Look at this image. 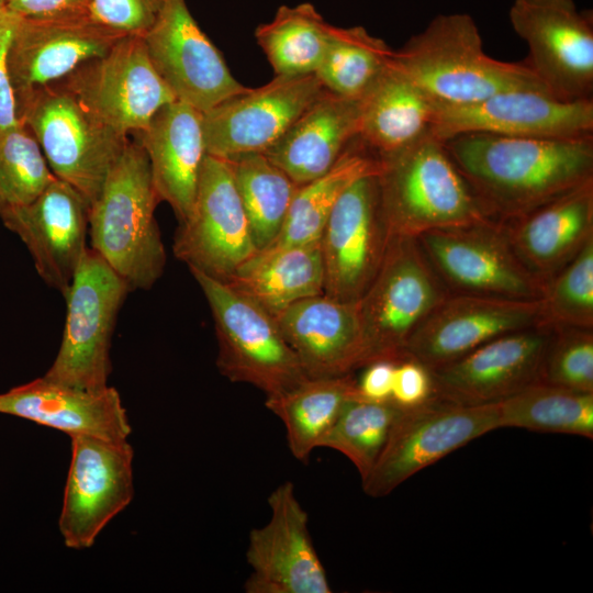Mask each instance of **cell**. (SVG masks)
Segmentation results:
<instances>
[{"label":"cell","mask_w":593,"mask_h":593,"mask_svg":"<svg viewBox=\"0 0 593 593\" xmlns=\"http://www.w3.org/2000/svg\"><path fill=\"white\" fill-rule=\"evenodd\" d=\"M444 145L486 214L497 222L521 216L593 179V135L467 133Z\"/></svg>","instance_id":"cell-1"},{"label":"cell","mask_w":593,"mask_h":593,"mask_svg":"<svg viewBox=\"0 0 593 593\" xmlns=\"http://www.w3.org/2000/svg\"><path fill=\"white\" fill-rule=\"evenodd\" d=\"M391 64L443 104L473 103L517 88L545 89L524 61L488 55L475 21L465 12L436 15L393 51Z\"/></svg>","instance_id":"cell-2"},{"label":"cell","mask_w":593,"mask_h":593,"mask_svg":"<svg viewBox=\"0 0 593 593\" xmlns=\"http://www.w3.org/2000/svg\"><path fill=\"white\" fill-rule=\"evenodd\" d=\"M159 202L144 148L128 142L89 208L88 233L90 247L131 290L152 288L165 270Z\"/></svg>","instance_id":"cell-3"},{"label":"cell","mask_w":593,"mask_h":593,"mask_svg":"<svg viewBox=\"0 0 593 593\" xmlns=\"http://www.w3.org/2000/svg\"><path fill=\"white\" fill-rule=\"evenodd\" d=\"M378 159L381 208L391 235L417 237L429 231L494 221L444 142L430 132Z\"/></svg>","instance_id":"cell-4"},{"label":"cell","mask_w":593,"mask_h":593,"mask_svg":"<svg viewBox=\"0 0 593 593\" xmlns=\"http://www.w3.org/2000/svg\"><path fill=\"white\" fill-rule=\"evenodd\" d=\"M16 115L36 138L52 172L91 205L130 142L91 113L63 83L16 102Z\"/></svg>","instance_id":"cell-5"},{"label":"cell","mask_w":593,"mask_h":593,"mask_svg":"<svg viewBox=\"0 0 593 593\" xmlns=\"http://www.w3.org/2000/svg\"><path fill=\"white\" fill-rule=\"evenodd\" d=\"M448 295L417 238L391 235L376 277L357 302L366 366L404 360L413 334Z\"/></svg>","instance_id":"cell-6"},{"label":"cell","mask_w":593,"mask_h":593,"mask_svg":"<svg viewBox=\"0 0 593 593\" xmlns=\"http://www.w3.org/2000/svg\"><path fill=\"white\" fill-rule=\"evenodd\" d=\"M190 272L212 313L221 374L257 388L266 398L280 395L307 378L275 316L225 282Z\"/></svg>","instance_id":"cell-7"},{"label":"cell","mask_w":593,"mask_h":593,"mask_svg":"<svg viewBox=\"0 0 593 593\" xmlns=\"http://www.w3.org/2000/svg\"><path fill=\"white\" fill-rule=\"evenodd\" d=\"M130 291L107 261L87 247L65 295L61 344L45 378L91 392L109 387L112 334Z\"/></svg>","instance_id":"cell-8"},{"label":"cell","mask_w":593,"mask_h":593,"mask_svg":"<svg viewBox=\"0 0 593 593\" xmlns=\"http://www.w3.org/2000/svg\"><path fill=\"white\" fill-rule=\"evenodd\" d=\"M500 428L497 403L466 405L433 394L424 403L401 407L363 492L382 497L421 470L470 441Z\"/></svg>","instance_id":"cell-9"},{"label":"cell","mask_w":593,"mask_h":593,"mask_svg":"<svg viewBox=\"0 0 593 593\" xmlns=\"http://www.w3.org/2000/svg\"><path fill=\"white\" fill-rule=\"evenodd\" d=\"M416 238L449 294L542 298L545 283L518 259L500 222L435 230Z\"/></svg>","instance_id":"cell-10"},{"label":"cell","mask_w":593,"mask_h":593,"mask_svg":"<svg viewBox=\"0 0 593 593\" xmlns=\"http://www.w3.org/2000/svg\"><path fill=\"white\" fill-rule=\"evenodd\" d=\"M508 19L529 49L524 61L562 101L592 99L593 19L573 0H513Z\"/></svg>","instance_id":"cell-11"},{"label":"cell","mask_w":593,"mask_h":593,"mask_svg":"<svg viewBox=\"0 0 593 593\" xmlns=\"http://www.w3.org/2000/svg\"><path fill=\"white\" fill-rule=\"evenodd\" d=\"M71 459L58 519L66 547L90 548L134 496V449L127 439L71 435Z\"/></svg>","instance_id":"cell-12"},{"label":"cell","mask_w":593,"mask_h":593,"mask_svg":"<svg viewBox=\"0 0 593 593\" xmlns=\"http://www.w3.org/2000/svg\"><path fill=\"white\" fill-rule=\"evenodd\" d=\"M172 250L189 270L227 281L257 249L226 159L205 154L190 215Z\"/></svg>","instance_id":"cell-13"},{"label":"cell","mask_w":593,"mask_h":593,"mask_svg":"<svg viewBox=\"0 0 593 593\" xmlns=\"http://www.w3.org/2000/svg\"><path fill=\"white\" fill-rule=\"evenodd\" d=\"M63 85L100 121L127 136L143 131L176 97L155 70L142 36L126 35Z\"/></svg>","instance_id":"cell-14"},{"label":"cell","mask_w":593,"mask_h":593,"mask_svg":"<svg viewBox=\"0 0 593 593\" xmlns=\"http://www.w3.org/2000/svg\"><path fill=\"white\" fill-rule=\"evenodd\" d=\"M430 133L574 138L593 135V100L562 101L541 88L505 90L468 104L436 102Z\"/></svg>","instance_id":"cell-15"},{"label":"cell","mask_w":593,"mask_h":593,"mask_svg":"<svg viewBox=\"0 0 593 593\" xmlns=\"http://www.w3.org/2000/svg\"><path fill=\"white\" fill-rule=\"evenodd\" d=\"M378 172L354 181L338 198L320 237L324 294L357 303L384 258L390 231Z\"/></svg>","instance_id":"cell-16"},{"label":"cell","mask_w":593,"mask_h":593,"mask_svg":"<svg viewBox=\"0 0 593 593\" xmlns=\"http://www.w3.org/2000/svg\"><path fill=\"white\" fill-rule=\"evenodd\" d=\"M143 40L155 70L176 99L201 113L248 89L234 78L184 0H163Z\"/></svg>","instance_id":"cell-17"},{"label":"cell","mask_w":593,"mask_h":593,"mask_svg":"<svg viewBox=\"0 0 593 593\" xmlns=\"http://www.w3.org/2000/svg\"><path fill=\"white\" fill-rule=\"evenodd\" d=\"M270 517L248 535L246 593H331L326 570L309 529L294 484L284 481L268 496Z\"/></svg>","instance_id":"cell-18"},{"label":"cell","mask_w":593,"mask_h":593,"mask_svg":"<svg viewBox=\"0 0 593 593\" xmlns=\"http://www.w3.org/2000/svg\"><path fill=\"white\" fill-rule=\"evenodd\" d=\"M326 89L315 74L275 76L202 113L208 155L228 159L264 153Z\"/></svg>","instance_id":"cell-19"},{"label":"cell","mask_w":593,"mask_h":593,"mask_svg":"<svg viewBox=\"0 0 593 593\" xmlns=\"http://www.w3.org/2000/svg\"><path fill=\"white\" fill-rule=\"evenodd\" d=\"M553 332L548 323L511 332L432 370L433 394L466 405L494 404L540 382Z\"/></svg>","instance_id":"cell-20"},{"label":"cell","mask_w":593,"mask_h":593,"mask_svg":"<svg viewBox=\"0 0 593 593\" xmlns=\"http://www.w3.org/2000/svg\"><path fill=\"white\" fill-rule=\"evenodd\" d=\"M539 324H546L540 300L449 294L413 334L405 359L432 371L493 338Z\"/></svg>","instance_id":"cell-21"},{"label":"cell","mask_w":593,"mask_h":593,"mask_svg":"<svg viewBox=\"0 0 593 593\" xmlns=\"http://www.w3.org/2000/svg\"><path fill=\"white\" fill-rule=\"evenodd\" d=\"M123 33L86 14L46 19L19 18L8 52L15 102L63 80L81 64L105 55Z\"/></svg>","instance_id":"cell-22"},{"label":"cell","mask_w":593,"mask_h":593,"mask_svg":"<svg viewBox=\"0 0 593 593\" xmlns=\"http://www.w3.org/2000/svg\"><path fill=\"white\" fill-rule=\"evenodd\" d=\"M89 208L56 177L31 203L0 211L5 227L26 245L41 278L64 296L87 249Z\"/></svg>","instance_id":"cell-23"},{"label":"cell","mask_w":593,"mask_h":593,"mask_svg":"<svg viewBox=\"0 0 593 593\" xmlns=\"http://www.w3.org/2000/svg\"><path fill=\"white\" fill-rule=\"evenodd\" d=\"M275 318L307 378L345 376L366 366L357 303L323 293L291 304Z\"/></svg>","instance_id":"cell-24"},{"label":"cell","mask_w":593,"mask_h":593,"mask_svg":"<svg viewBox=\"0 0 593 593\" xmlns=\"http://www.w3.org/2000/svg\"><path fill=\"white\" fill-rule=\"evenodd\" d=\"M500 223L518 259L546 283L593 238V179Z\"/></svg>","instance_id":"cell-25"},{"label":"cell","mask_w":593,"mask_h":593,"mask_svg":"<svg viewBox=\"0 0 593 593\" xmlns=\"http://www.w3.org/2000/svg\"><path fill=\"white\" fill-rule=\"evenodd\" d=\"M0 413L29 419L68 436L127 439L132 433L119 392L81 390L44 376L0 393Z\"/></svg>","instance_id":"cell-26"},{"label":"cell","mask_w":593,"mask_h":593,"mask_svg":"<svg viewBox=\"0 0 593 593\" xmlns=\"http://www.w3.org/2000/svg\"><path fill=\"white\" fill-rule=\"evenodd\" d=\"M138 134L158 199L171 206L181 223L192 211L206 154L202 113L176 100L159 109Z\"/></svg>","instance_id":"cell-27"},{"label":"cell","mask_w":593,"mask_h":593,"mask_svg":"<svg viewBox=\"0 0 593 593\" xmlns=\"http://www.w3.org/2000/svg\"><path fill=\"white\" fill-rule=\"evenodd\" d=\"M361 99L325 90L264 154L295 183L328 171L358 137Z\"/></svg>","instance_id":"cell-28"},{"label":"cell","mask_w":593,"mask_h":593,"mask_svg":"<svg viewBox=\"0 0 593 593\" xmlns=\"http://www.w3.org/2000/svg\"><path fill=\"white\" fill-rule=\"evenodd\" d=\"M272 316L324 293L320 242L269 246L255 253L225 281Z\"/></svg>","instance_id":"cell-29"},{"label":"cell","mask_w":593,"mask_h":593,"mask_svg":"<svg viewBox=\"0 0 593 593\" xmlns=\"http://www.w3.org/2000/svg\"><path fill=\"white\" fill-rule=\"evenodd\" d=\"M436 102L390 61L361 98L357 139L376 157L396 152L430 132Z\"/></svg>","instance_id":"cell-30"},{"label":"cell","mask_w":593,"mask_h":593,"mask_svg":"<svg viewBox=\"0 0 593 593\" xmlns=\"http://www.w3.org/2000/svg\"><path fill=\"white\" fill-rule=\"evenodd\" d=\"M359 398L353 373L306 378L291 390L266 398L265 406L283 424L292 456L307 462L345 406Z\"/></svg>","instance_id":"cell-31"},{"label":"cell","mask_w":593,"mask_h":593,"mask_svg":"<svg viewBox=\"0 0 593 593\" xmlns=\"http://www.w3.org/2000/svg\"><path fill=\"white\" fill-rule=\"evenodd\" d=\"M378 171V157L356 138L328 171L298 186L281 231L270 246L320 242L340 194L357 179Z\"/></svg>","instance_id":"cell-32"},{"label":"cell","mask_w":593,"mask_h":593,"mask_svg":"<svg viewBox=\"0 0 593 593\" xmlns=\"http://www.w3.org/2000/svg\"><path fill=\"white\" fill-rule=\"evenodd\" d=\"M332 26L309 2L281 5L257 26L255 38L276 76L311 75L323 60Z\"/></svg>","instance_id":"cell-33"},{"label":"cell","mask_w":593,"mask_h":593,"mask_svg":"<svg viewBox=\"0 0 593 593\" xmlns=\"http://www.w3.org/2000/svg\"><path fill=\"white\" fill-rule=\"evenodd\" d=\"M243 204L257 251L269 247L284 223L295 183L264 153H246L226 159Z\"/></svg>","instance_id":"cell-34"},{"label":"cell","mask_w":593,"mask_h":593,"mask_svg":"<svg viewBox=\"0 0 593 593\" xmlns=\"http://www.w3.org/2000/svg\"><path fill=\"white\" fill-rule=\"evenodd\" d=\"M500 428L593 438V392L534 383L497 403Z\"/></svg>","instance_id":"cell-35"},{"label":"cell","mask_w":593,"mask_h":593,"mask_svg":"<svg viewBox=\"0 0 593 593\" xmlns=\"http://www.w3.org/2000/svg\"><path fill=\"white\" fill-rule=\"evenodd\" d=\"M392 56L393 49L365 27L333 25L315 75L327 91L361 99L387 69Z\"/></svg>","instance_id":"cell-36"},{"label":"cell","mask_w":593,"mask_h":593,"mask_svg":"<svg viewBox=\"0 0 593 593\" xmlns=\"http://www.w3.org/2000/svg\"><path fill=\"white\" fill-rule=\"evenodd\" d=\"M401 407L391 400H351L321 441L320 448H329L344 455L363 480L388 439L392 424Z\"/></svg>","instance_id":"cell-37"},{"label":"cell","mask_w":593,"mask_h":593,"mask_svg":"<svg viewBox=\"0 0 593 593\" xmlns=\"http://www.w3.org/2000/svg\"><path fill=\"white\" fill-rule=\"evenodd\" d=\"M55 178L25 125L0 132V211L31 203Z\"/></svg>","instance_id":"cell-38"},{"label":"cell","mask_w":593,"mask_h":593,"mask_svg":"<svg viewBox=\"0 0 593 593\" xmlns=\"http://www.w3.org/2000/svg\"><path fill=\"white\" fill-rule=\"evenodd\" d=\"M540 302L546 323L593 329V238L545 283Z\"/></svg>","instance_id":"cell-39"},{"label":"cell","mask_w":593,"mask_h":593,"mask_svg":"<svg viewBox=\"0 0 593 593\" xmlns=\"http://www.w3.org/2000/svg\"><path fill=\"white\" fill-rule=\"evenodd\" d=\"M540 382L593 392V329L555 326Z\"/></svg>","instance_id":"cell-40"},{"label":"cell","mask_w":593,"mask_h":593,"mask_svg":"<svg viewBox=\"0 0 593 593\" xmlns=\"http://www.w3.org/2000/svg\"><path fill=\"white\" fill-rule=\"evenodd\" d=\"M163 0H87L86 15L125 35L144 36L155 23Z\"/></svg>","instance_id":"cell-41"},{"label":"cell","mask_w":593,"mask_h":593,"mask_svg":"<svg viewBox=\"0 0 593 593\" xmlns=\"http://www.w3.org/2000/svg\"><path fill=\"white\" fill-rule=\"evenodd\" d=\"M433 395L430 371L413 359L396 363L391 401L400 407H413L427 401Z\"/></svg>","instance_id":"cell-42"},{"label":"cell","mask_w":593,"mask_h":593,"mask_svg":"<svg viewBox=\"0 0 593 593\" xmlns=\"http://www.w3.org/2000/svg\"><path fill=\"white\" fill-rule=\"evenodd\" d=\"M18 16L4 7L0 9V132L16 124V102L8 70V52Z\"/></svg>","instance_id":"cell-43"},{"label":"cell","mask_w":593,"mask_h":593,"mask_svg":"<svg viewBox=\"0 0 593 593\" xmlns=\"http://www.w3.org/2000/svg\"><path fill=\"white\" fill-rule=\"evenodd\" d=\"M87 0H3V7L19 18L46 19L86 14Z\"/></svg>","instance_id":"cell-44"},{"label":"cell","mask_w":593,"mask_h":593,"mask_svg":"<svg viewBox=\"0 0 593 593\" xmlns=\"http://www.w3.org/2000/svg\"><path fill=\"white\" fill-rule=\"evenodd\" d=\"M392 360H376L365 366L357 379L358 396L368 401H388L391 399L395 366Z\"/></svg>","instance_id":"cell-45"},{"label":"cell","mask_w":593,"mask_h":593,"mask_svg":"<svg viewBox=\"0 0 593 593\" xmlns=\"http://www.w3.org/2000/svg\"><path fill=\"white\" fill-rule=\"evenodd\" d=\"M3 8V0H0V9Z\"/></svg>","instance_id":"cell-46"}]
</instances>
